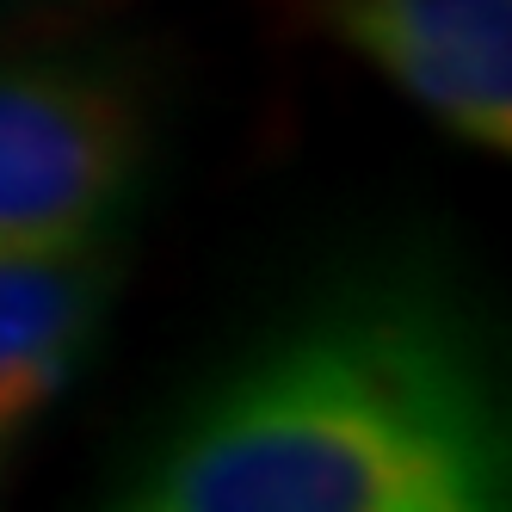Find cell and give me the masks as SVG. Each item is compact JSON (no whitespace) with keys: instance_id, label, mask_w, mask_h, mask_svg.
Returning <instances> with one entry per match:
<instances>
[{"instance_id":"obj_1","label":"cell","mask_w":512,"mask_h":512,"mask_svg":"<svg viewBox=\"0 0 512 512\" xmlns=\"http://www.w3.org/2000/svg\"><path fill=\"white\" fill-rule=\"evenodd\" d=\"M506 408L463 327L364 290L247 346L186 401L118 506L136 512H500Z\"/></svg>"},{"instance_id":"obj_2","label":"cell","mask_w":512,"mask_h":512,"mask_svg":"<svg viewBox=\"0 0 512 512\" xmlns=\"http://www.w3.org/2000/svg\"><path fill=\"white\" fill-rule=\"evenodd\" d=\"M136 167L142 105L124 81L68 62L0 68V253L105 241Z\"/></svg>"},{"instance_id":"obj_3","label":"cell","mask_w":512,"mask_h":512,"mask_svg":"<svg viewBox=\"0 0 512 512\" xmlns=\"http://www.w3.org/2000/svg\"><path fill=\"white\" fill-rule=\"evenodd\" d=\"M327 25L438 130L512 149V0H327Z\"/></svg>"},{"instance_id":"obj_4","label":"cell","mask_w":512,"mask_h":512,"mask_svg":"<svg viewBox=\"0 0 512 512\" xmlns=\"http://www.w3.org/2000/svg\"><path fill=\"white\" fill-rule=\"evenodd\" d=\"M118 266L87 247L0 253V482L75 389Z\"/></svg>"}]
</instances>
